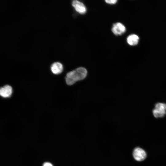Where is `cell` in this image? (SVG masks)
<instances>
[{
	"label": "cell",
	"instance_id": "1",
	"mask_svg": "<svg viewBox=\"0 0 166 166\" xmlns=\"http://www.w3.org/2000/svg\"><path fill=\"white\" fill-rule=\"evenodd\" d=\"M87 74L86 69L83 67H78L68 73L65 77V81L69 85H73L77 81L84 79Z\"/></svg>",
	"mask_w": 166,
	"mask_h": 166
},
{
	"label": "cell",
	"instance_id": "2",
	"mask_svg": "<svg viewBox=\"0 0 166 166\" xmlns=\"http://www.w3.org/2000/svg\"><path fill=\"white\" fill-rule=\"evenodd\" d=\"M152 113L156 118L163 117L166 114V104L162 103H156L152 110Z\"/></svg>",
	"mask_w": 166,
	"mask_h": 166
},
{
	"label": "cell",
	"instance_id": "3",
	"mask_svg": "<svg viewBox=\"0 0 166 166\" xmlns=\"http://www.w3.org/2000/svg\"><path fill=\"white\" fill-rule=\"evenodd\" d=\"M133 156L136 160L140 161H143L145 159L146 154L143 149L138 147L134 149Z\"/></svg>",
	"mask_w": 166,
	"mask_h": 166
},
{
	"label": "cell",
	"instance_id": "4",
	"mask_svg": "<svg viewBox=\"0 0 166 166\" xmlns=\"http://www.w3.org/2000/svg\"><path fill=\"white\" fill-rule=\"evenodd\" d=\"M112 31L115 35H121L125 32L126 28L122 23L117 22L113 25Z\"/></svg>",
	"mask_w": 166,
	"mask_h": 166
},
{
	"label": "cell",
	"instance_id": "5",
	"mask_svg": "<svg viewBox=\"0 0 166 166\" xmlns=\"http://www.w3.org/2000/svg\"><path fill=\"white\" fill-rule=\"evenodd\" d=\"M72 5L75 10L80 14H85L86 11V8L84 4L81 2L74 0L72 2Z\"/></svg>",
	"mask_w": 166,
	"mask_h": 166
},
{
	"label": "cell",
	"instance_id": "6",
	"mask_svg": "<svg viewBox=\"0 0 166 166\" xmlns=\"http://www.w3.org/2000/svg\"><path fill=\"white\" fill-rule=\"evenodd\" d=\"M12 93V89L9 85H5L0 88V95L3 97H9L11 96Z\"/></svg>",
	"mask_w": 166,
	"mask_h": 166
},
{
	"label": "cell",
	"instance_id": "7",
	"mask_svg": "<svg viewBox=\"0 0 166 166\" xmlns=\"http://www.w3.org/2000/svg\"><path fill=\"white\" fill-rule=\"evenodd\" d=\"M51 70L53 74H59L62 72L63 70V66L62 64L59 62H55L52 64Z\"/></svg>",
	"mask_w": 166,
	"mask_h": 166
},
{
	"label": "cell",
	"instance_id": "8",
	"mask_svg": "<svg viewBox=\"0 0 166 166\" xmlns=\"http://www.w3.org/2000/svg\"><path fill=\"white\" fill-rule=\"evenodd\" d=\"M139 40V37L135 34H132L128 36L127 38L128 44L130 45L134 46L136 45Z\"/></svg>",
	"mask_w": 166,
	"mask_h": 166
},
{
	"label": "cell",
	"instance_id": "9",
	"mask_svg": "<svg viewBox=\"0 0 166 166\" xmlns=\"http://www.w3.org/2000/svg\"><path fill=\"white\" fill-rule=\"evenodd\" d=\"M105 2L109 4H114L116 3L117 2V0H105Z\"/></svg>",
	"mask_w": 166,
	"mask_h": 166
},
{
	"label": "cell",
	"instance_id": "10",
	"mask_svg": "<svg viewBox=\"0 0 166 166\" xmlns=\"http://www.w3.org/2000/svg\"><path fill=\"white\" fill-rule=\"evenodd\" d=\"M42 166H53V165L50 162H44L43 165Z\"/></svg>",
	"mask_w": 166,
	"mask_h": 166
}]
</instances>
